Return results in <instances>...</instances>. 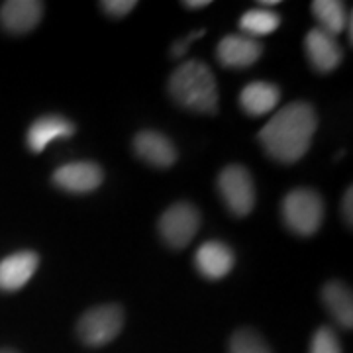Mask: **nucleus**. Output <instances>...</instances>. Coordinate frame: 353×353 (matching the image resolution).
I'll list each match as a JSON object with an SVG mask.
<instances>
[{
  "label": "nucleus",
  "mask_w": 353,
  "mask_h": 353,
  "mask_svg": "<svg viewBox=\"0 0 353 353\" xmlns=\"http://www.w3.org/2000/svg\"><path fill=\"white\" fill-rule=\"evenodd\" d=\"M341 216H343V220H345V224L347 226H352L353 224V189L345 190V194H343V201H341Z\"/></svg>",
  "instance_id": "obj_23"
},
{
  "label": "nucleus",
  "mask_w": 353,
  "mask_h": 353,
  "mask_svg": "<svg viewBox=\"0 0 353 353\" xmlns=\"http://www.w3.org/2000/svg\"><path fill=\"white\" fill-rule=\"evenodd\" d=\"M43 16L38 0H8L0 6V24L10 34H28L36 30Z\"/></svg>",
  "instance_id": "obj_10"
},
{
  "label": "nucleus",
  "mask_w": 353,
  "mask_h": 353,
  "mask_svg": "<svg viewBox=\"0 0 353 353\" xmlns=\"http://www.w3.org/2000/svg\"><path fill=\"white\" fill-rule=\"evenodd\" d=\"M202 36H204V30H199V32L190 34V36H187V38L175 41V43L171 46V55H173V57H183V55L187 53V50H189L190 43H192L194 39L202 38Z\"/></svg>",
  "instance_id": "obj_22"
},
{
  "label": "nucleus",
  "mask_w": 353,
  "mask_h": 353,
  "mask_svg": "<svg viewBox=\"0 0 353 353\" xmlns=\"http://www.w3.org/2000/svg\"><path fill=\"white\" fill-rule=\"evenodd\" d=\"M124 328V310L118 304H101L87 310L77 322V336L85 345L102 347Z\"/></svg>",
  "instance_id": "obj_4"
},
{
  "label": "nucleus",
  "mask_w": 353,
  "mask_h": 353,
  "mask_svg": "<svg viewBox=\"0 0 353 353\" xmlns=\"http://www.w3.org/2000/svg\"><path fill=\"white\" fill-rule=\"evenodd\" d=\"M318 118L308 102H290L261 128L259 141L269 157L290 165L310 150Z\"/></svg>",
  "instance_id": "obj_1"
},
{
  "label": "nucleus",
  "mask_w": 353,
  "mask_h": 353,
  "mask_svg": "<svg viewBox=\"0 0 353 353\" xmlns=\"http://www.w3.org/2000/svg\"><path fill=\"white\" fill-rule=\"evenodd\" d=\"M322 301L332 318L343 326L353 328V296L352 289L341 281H330L322 289Z\"/></svg>",
  "instance_id": "obj_16"
},
{
  "label": "nucleus",
  "mask_w": 353,
  "mask_h": 353,
  "mask_svg": "<svg viewBox=\"0 0 353 353\" xmlns=\"http://www.w3.org/2000/svg\"><path fill=\"white\" fill-rule=\"evenodd\" d=\"M0 353H18V352H14V350H0Z\"/></svg>",
  "instance_id": "obj_26"
},
{
  "label": "nucleus",
  "mask_w": 353,
  "mask_h": 353,
  "mask_svg": "<svg viewBox=\"0 0 353 353\" xmlns=\"http://www.w3.org/2000/svg\"><path fill=\"white\" fill-rule=\"evenodd\" d=\"M75 134V126L73 122H69L63 116H55V114H48L38 118L30 130H28V148L34 153H41L53 139L57 138H71Z\"/></svg>",
  "instance_id": "obj_14"
},
{
  "label": "nucleus",
  "mask_w": 353,
  "mask_h": 353,
  "mask_svg": "<svg viewBox=\"0 0 353 353\" xmlns=\"http://www.w3.org/2000/svg\"><path fill=\"white\" fill-rule=\"evenodd\" d=\"M281 24V18L277 12L267 10V8H253L241 16L240 28L241 32L250 38H263L267 34L275 32Z\"/></svg>",
  "instance_id": "obj_18"
},
{
  "label": "nucleus",
  "mask_w": 353,
  "mask_h": 353,
  "mask_svg": "<svg viewBox=\"0 0 353 353\" xmlns=\"http://www.w3.org/2000/svg\"><path fill=\"white\" fill-rule=\"evenodd\" d=\"M39 265L38 253L18 252L0 261V290H20L36 275Z\"/></svg>",
  "instance_id": "obj_12"
},
{
  "label": "nucleus",
  "mask_w": 353,
  "mask_h": 353,
  "mask_svg": "<svg viewBox=\"0 0 353 353\" xmlns=\"http://www.w3.org/2000/svg\"><path fill=\"white\" fill-rule=\"evenodd\" d=\"M171 99L192 112L214 114L218 110V87L212 71L201 61H185L169 79Z\"/></svg>",
  "instance_id": "obj_2"
},
{
  "label": "nucleus",
  "mask_w": 353,
  "mask_h": 353,
  "mask_svg": "<svg viewBox=\"0 0 353 353\" xmlns=\"http://www.w3.org/2000/svg\"><path fill=\"white\" fill-rule=\"evenodd\" d=\"M101 6L104 12L110 14L114 18H124L126 14H130L138 6V2L136 0H104L101 2Z\"/></svg>",
  "instance_id": "obj_21"
},
{
  "label": "nucleus",
  "mask_w": 353,
  "mask_h": 353,
  "mask_svg": "<svg viewBox=\"0 0 353 353\" xmlns=\"http://www.w3.org/2000/svg\"><path fill=\"white\" fill-rule=\"evenodd\" d=\"M134 152L139 159L159 169H167L176 161V150L173 141L161 132L143 130L134 138Z\"/></svg>",
  "instance_id": "obj_11"
},
{
  "label": "nucleus",
  "mask_w": 353,
  "mask_h": 353,
  "mask_svg": "<svg viewBox=\"0 0 353 353\" xmlns=\"http://www.w3.org/2000/svg\"><path fill=\"white\" fill-rule=\"evenodd\" d=\"M281 101V90L273 83H263V81H255L250 83L248 87H243L240 94V104L243 112L253 118H259L269 114Z\"/></svg>",
  "instance_id": "obj_15"
},
{
  "label": "nucleus",
  "mask_w": 353,
  "mask_h": 353,
  "mask_svg": "<svg viewBox=\"0 0 353 353\" xmlns=\"http://www.w3.org/2000/svg\"><path fill=\"white\" fill-rule=\"evenodd\" d=\"M210 2L208 0H187V2H183V6L185 8H190V10H199V8H206Z\"/></svg>",
  "instance_id": "obj_24"
},
{
  "label": "nucleus",
  "mask_w": 353,
  "mask_h": 353,
  "mask_svg": "<svg viewBox=\"0 0 353 353\" xmlns=\"http://www.w3.org/2000/svg\"><path fill=\"white\" fill-rule=\"evenodd\" d=\"M234 252L222 241H206L196 250L194 265L202 277L206 279H222L234 267Z\"/></svg>",
  "instance_id": "obj_13"
},
{
  "label": "nucleus",
  "mask_w": 353,
  "mask_h": 353,
  "mask_svg": "<svg viewBox=\"0 0 353 353\" xmlns=\"http://www.w3.org/2000/svg\"><path fill=\"white\" fill-rule=\"evenodd\" d=\"M159 234L173 250L187 248L201 228V214L189 202H176L159 218Z\"/></svg>",
  "instance_id": "obj_6"
},
{
  "label": "nucleus",
  "mask_w": 353,
  "mask_h": 353,
  "mask_svg": "<svg viewBox=\"0 0 353 353\" xmlns=\"http://www.w3.org/2000/svg\"><path fill=\"white\" fill-rule=\"evenodd\" d=\"M283 220L299 236H312L324 222V201L312 189H294L283 201Z\"/></svg>",
  "instance_id": "obj_3"
},
{
  "label": "nucleus",
  "mask_w": 353,
  "mask_h": 353,
  "mask_svg": "<svg viewBox=\"0 0 353 353\" xmlns=\"http://www.w3.org/2000/svg\"><path fill=\"white\" fill-rule=\"evenodd\" d=\"M310 353H341L340 340L336 332L328 326L318 330L310 341Z\"/></svg>",
  "instance_id": "obj_20"
},
{
  "label": "nucleus",
  "mask_w": 353,
  "mask_h": 353,
  "mask_svg": "<svg viewBox=\"0 0 353 353\" xmlns=\"http://www.w3.org/2000/svg\"><path fill=\"white\" fill-rule=\"evenodd\" d=\"M279 0H261L259 6H277Z\"/></svg>",
  "instance_id": "obj_25"
},
{
  "label": "nucleus",
  "mask_w": 353,
  "mask_h": 353,
  "mask_svg": "<svg viewBox=\"0 0 353 353\" xmlns=\"http://www.w3.org/2000/svg\"><path fill=\"white\" fill-rule=\"evenodd\" d=\"M230 353H273L267 341L250 328L238 330L230 338Z\"/></svg>",
  "instance_id": "obj_19"
},
{
  "label": "nucleus",
  "mask_w": 353,
  "mask_h": 353,
  "mask_svg": "<svg viewBox=\"0 0 353 353\" xmlns=\"http://www.w3.org/2000/svg\"><path fill=\"white\" fill-rule=\"evenodd\" d=\"M312 14L316 20L320 22V30L328 32L332 36H338L345 30V22H347V10L340 0H314L312 2Z\"/></svg>",
  "instance_id": "obj_17"
},
{
  "label": "nucleus",
  "mask_w": 353,
  "mask_h": 353,
  "mask_svg": "<svg viewBox=\"0 0 353 353\" xmlns=\"http://www.w3.org/2000/svg\"><path fill=\"white\" fill-rule=\"evenodd\" d=\"M304 48H306L308 61L318 73H332L341 63L343 51L338 39L320 28H314L306 34Z\"/></svg>",
  "instance_id": "obj_8"
},
{
  "label": "nucleus",
  "mask_w": 353,
  "mask_h": 353,
  "mask_svg": "<svg viewBox=\"0 0 353 353\" xmlns=\"http://www.w3.org/2000/svg\"><path fill=\"white\" fill-rule=\"evenodd\" d=\"M261 51H263V46L259 43V39L232 34L220 39L216 48V59L226 69H245L259 59Z\"/></svg>",
  "instance_id": "obj_9"
},
{
  "label": "nucleus",
  "mask_w": 353,
  "mask_h": 353,
  "mask_svg": "<svg viewBox=\"0 0 353 353\" xmlns=\"http://www.w3.org/2000/svg\"><path fill=\"white\" fill-rule=\"evenodd\" d=\"M218 192L234 216H248L255 206V185L243 165H228L218 175Z\"/></svg>",
  "instance_id": "obj_5"
},
{
  "label": "nucleus",
  "mask_w": 353,
  "mask_h": 353,
  "mask_svg": "<svg viewBox=\"0 0 353 353\" xmlns=\"http://www.w3.org/2000/svg\"><path fill=\"white\" fill-rule=\"evenodd\" d=\"M102 179L104 173L97 163L75 161V163L61 165L53 173V185L71 194H87L101 187Z\"/></svg>",
  "instance_id": "obj_7"
}]
</instances>
